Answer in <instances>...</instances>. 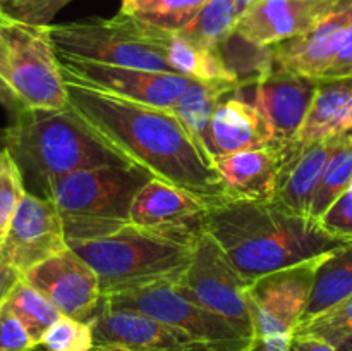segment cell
<instances>
[{
  "mask_svg": "<svg viewBox=\"0 0 352 351\" xmlns=\"http://www.w3.org/2000/svg\"><path fill=\"white\" fill-rule=\"evenodd\" d=\"M65 88L71 109L120 157L153 178L206 200L226 196L212 158L174 110L131 102L71 81H65Z\"/></svg>",
  "mask_w": 352,
  "mask_h": 351,
  "instance_id": "1",
  "label": "cell"
},
{
  "mask_svg": "<svg viewBox=\"0 0 352 351\" xmlns=\"http://www.w3.org/2000/svg\"><path fill=\"white\" fill-rule=\"evenodd\" d=\"M201 226L246 282L349 243L330 236L316 220L298 215L274 200H208Z\"/></svg>",
  "mask_w": 352,
  "mask_h": 351,
  "instance_id": "2",
  "label": "cell"
},
{
  "mask_svg": "<svg viewBox=\"0 0 352 351\" xmlns=\"http://www.w3.org/2000/svg\"><path fill=\"white\" fill-rule=\"evenodd\" d=\"M3 147L43 196L57 179L79 171L131 164L95 136L71 105L60 110L23 109L3 131Z\"/></svg>",
  "mask_w": 352,
  "mask_h": 351,
  "instance_id": "3",
  "label": "cell"
},
{
  "mask_svg": "<svg viewBox=\"0 0 352 351\" xmlns=\"http://www.w3.org/2000/svg\"><path fill=\"white\" fill-rule=\"evenodd\" d=\"M201 229V220L181 227L126 224L109 236L67 244L96 272L102 295L109 296L160 281H177L191 262L192 244Z\"/></svg>",
  "mask_w": 352,
  "mask_h": 351,
  "instance_id": "4",
  "label": "cell"
},
{
  "mask_svg": "<svg viewBox=\"0 0 352 351\" xmlns=\"http://www.w3.org/2000/svg\"><path fill=\"white\" fill-rule=\"evenodd\" d=\"M151 178L134 164L107 165L57 179L43 198L57 206L67 243L95 240L129 224L131 205Z\"/></svg>",
  "mask_w": 352,
  "mask_h": 351,
  "instance_id": "5",
  "label": "cell"
},
{
  "mask_svg": "<svg viewBox=\"0 0 352 351\" xmlns=\"http://www.w3.org/2000/svg\"><path fill=\"white\" fill-rule=\"evenodd\" d=\"M47 30L58 57L174 72L168 61L170 31L160 30L122 10L110 19L91 17L48 24Z\"/></svg>",
  "mask_w": 352,
  "mask_h": 351,
  "instance_id": "6",
  "label": "cell"
},
{
  "mask_svg": "<svg viewBox=\"0 0 352 351\" xmlns=\"http://www.w3.org/2000/svg\"><path fill=\"white\" fill-rule=\"evenodd\" d=\"M0 78L26 109L69 107L67 88L47 26L21 23L0 10Z\"/></svg>",
  "mask_w": 352,
  "mask_h": 351,
  "instance_id": "7",
  "label": "cell"
},
{
  "mask_svg": "<svg viewBox=\"0 0 352 351\" xmlns=\"http://www.w3.org/2000/svg\"><path fill=\"white\" fill-rule=\"evenodd\" d=\"M102 303L112 308L138 310L213 351H241L250 344L223 317L182 295L175 281L103 296Z\"/></svg>",
  "mask_w": 352,
  "mask_h": 351,
  "instance_id": "8",
  "label": "cell"
},
{
  "mask_svg": "<svg viewBox=\"0 0 352 351\" xmlns=\"http://www.w3.org/2000/svg\"><path fill=\"white\" fill-rule=\"evenodd\" d=\"M248 284L205 229L196 236L188 268L175 281L182 295L223 317L244 339L253 343L254 322L248 301Z\"/></svg>",
  "mask_w": 352,
  "mask_h": 351,
  "instance_id": "9",
  "label": "cell"
},
{
  "mask_svg": "<svg viewBox=\"0 0 352 351\" xmlns=\"http://www.w3.org/2000/svg\"><path fill=\"white\" fill-rule=\"evenodd\" d=\"M327 253L280 268L248 284V301L254 322V339L294 336L302 319L316 272Z\"/></svg>",
  "mask_w": 352,
  "mask_h": 351,
  "instance_id": "10",
  "label": "cell"
},
{
  "mask_svg": "<svg viewBox=\"0 0 352 351\" xmlns=\"http://www.w3.org/2000/svg\"><path fill=\"white\" fill-rule=\"evenodd\" d=\"M58 65L65 81L162 109H172L184 89L195 81L189 76L177 72L96 64L65 57H58Z\"/></svg>",
  "mask_w": 352,
  "mask_h": 351,
  "instance_id": "11",
  "label": "cell"
},
{
  "mask_svg": "<svg viewBox=\"0 0 352 351\" xmlns=\"http://www.w3.org/2000/svg\"><path fill=\"white\" fill-rule=\"evenodd\" d=\"M67 248L57 206L43 196L24 193L0 246V260L23 275Z\"/></svg>",
  "mask_w": 352,
  "mask_h": 351,
  "instance_id": "12",
  "label": "cell"
},
{
  "mask_svg": "<svg viewBox=\"0 0 352 351\" xmlns=\"http://www.w3.org/2000/svg\"><path fill=\"white\" fill-rule=\"evenodd\" d=\"M23 279L65 317L89 322L102 305L98 275L71 248L41 262Z\"/></svg>",
  "mask_w": 352,
  "mask_h": 351,
  "instance_id": "13",
  "label": "cell"
},
{
  "mask_svg": "<svg viewBox=\"0 0 352 351\" xmlns=\"http://www.w3.org/2000/svg\"><path fill=\"white\" fill-rule=\"evenodd\" d=\"M89 323L98 350L189 351L205 346L138 310L112 308L103 303Z\"/></svg>",
  "mask_w": 352,
  "mask_h": 351,
  "instance_id": "14",
  "label": "cell"
},
{
  "mask_svg": "<svg viewBox=\"0 0 352 351\" xmlns=\"http://www.w3.org/2000/svg\"><path fill=\"white\" fill-rule=\"evenodd\" d=\"M342 0H256L246 6L236 33L263 47L301 36L322 23Z\"/></svg>",
  "mask_w": 352,
  "mask_h": 351,
  "instance_id": "15",
  "label": "cell"
},
{
  "mask_svg": "<svg viewBox=\"0 0 352 351\" xmlns=\"http://www.w3.org/2000/svg\"><path fill=\"white\" fill-rule=\"evenodd\" d=\"M254 86L253 105L268 120L277 143H292L309 112L318 79L296 74L275 65Z\"/></svg>",
  "mask_w": 352,
  "mask_h": 351,
  "instance_id": "16",
  "label": "cell"
},
{
  "mask_svg": "<svg viewBox=\"0 0 352 351\" xmlns=\"http://www.w3.org/2000/svg\"><path fill=\"white\" fill-rule=\"evenodd\" d=\"M352 30V0H342L322 23L301 36L272 45L275 65L320 79L332 65Z\"/></svg>",
  "mask_w": 352,
  "mask_h": 351,
  "instance_id": "17",
  "label": "cell"
},
{
  "mask_svg": "<svg viewBox=\"0 0 352 351\" xmlns=\"http://www.w3.org/2000/svg\"><path fill=\"white\" fill-rule=\"evenodd\" d=\"M289 145L274 141L267 147L217 158L215 169L223 182L226 196L274 200Z\"/></svg>",
  "mask_w": 352,
  "mask_h": 351,
  "instance_id": "18",
  "label": "cell"
},
{
  "mask_svg": "<svg viewBox=\"0 0 352 351\" xmlns=\"http://www.w3.org/2000/svg\"><path fill=\"white\" fill-rule=\"evenodd\" d=\"M274 141V129L253 103L237 95V92L222 96L210 126V153L213 164L223 155L254 150Z\"/></svg>",
  "mask_w": 352,
  "mask_h": 351,
  "instance_id": "19",
  "label": "cell"
},
{
  "mask_svg": "<svg viewBox=\"0 0 352 351\" xmlns=\"http://www.w3.org/2000/svg\"><path fill=\"white\" fill-rule=\"evenodd\" d=\"M337 141L339 136L309 145H298L292 141L278 176L274 202L298 215L309 217L313 196L336 150Z\"/></svg>",
  "mask_w": 352,
  "mask_h": 351,
  "instance_id": "20",
  "label": "cell"
},
{
  "mask_svg": "<svg viewBox=\"0 0 352 351\" xmlns=\"http://www.w3.org/2000/svg\"><path fill=\"white\" fill-rule=\"evenodd\" d=\"M208 200L162 179L151 178L134 198L129 224L141 227H181L201 220Z\"/></svg>",
  "mask_w": 352,
  "mask_h": 351,
  "instance_id": "21",
  "label": "cell"
},
{
  "mask_svg": "<svg viewBox=\"0 0 352 351\" xmlns=\"http://www.w3.org/2000/svg\"><path fill=\"white\" fill-rule=\"evenodd\" d=\"M352 133V79H318L315 100L294 143L309 145Z\"/></svg>",
  "mask_w": 352,
  "mask_h": 351,
  "instance_id": "22",
  "label": "cell"
},
{
  "mask_svg": "<svg viewBox=\"0 0 352 351\" xmlns=\"http://www.w3.org/2000/svg\"><path fill=\"white\" fill-rule=\"evenodd\" d=\"M352 296V241L329 251L316 272L315 286L299 326Z\"/></svg>",
  "mask_w": 352,
  "mask_h": 351,
  "instance_id": "23",
  "label": "cell"
},
{
  "mask_svg": "<svg viewBox=\"0 0 352 351\" xmlns=\"http://www.w3.org/2000/svg\"><path fill=\"white\" fill-rule=\"evenodd\" d=\"M232 92H237V89L232 86L222 85V83L196 81L195 79L184 89V93L179 96L175 105L172 107L175 116L181 119L189 134L198 141L199 147L205 150V153L210 158H212V153H210V126H212L213 112H215L222 96Z\"/></svg>",
  "mask_w": 352,
  "mask_h": 351,
  "instance_id": "24",
  "label": "cell"
},
{
  "mask_svg": "<svg viewBox=\"0 0 352 351\" xmlns=\"http://www.w3.org/2000/svg\"><path fill=\"white\" fill-rule=\"evenodd\" d=\"M243 10L237 0H208L195 19L177 33L196 48L213 50L236 31Z\"/></svg>",
  "mask_w": 352,
  "mask_h": 351,
  "instance_id": "25",
  "label": "cell"
},
{
  "mask_svg": "<svg viewBox=\"0 0 352 351\" xmlns=\"http://www.w3.org/2000/svg\"><path fill=\"white\" fill-rule=\"evenodd\" d=\"M352 186V133L339 136L337 147L327 164L315 196H313L309 219L318 222L320 217Z\"/></svg>",
  "mask_w": 352,
  "mask_h": 351,
  "instance_id": "26",
  "label": "cell"
},
{
  "mask_svg": "<svg viewBox=\"0 0 352 351\" xmlns=\"http://www.w3.org/2000/svg\"><path fill=\"white\" fill-rule=\"evenodd\" d=\"M208 0H129L120 10L136 19L177 33L188 26Z\"/></svg>",
  "mask_w": 352,
  "mask_h": 351,
  "instance_id": "27",
  "label": "cell"
},
{
  "mask_svg": "<svg viewBox=\"0 0 352 351\" xmlns=\"http://www.w3.org/2000/svg\"><path fill=\"white\" fill-rule=\"evenodd\" d=\"M6 305L21 320V323L26 327V330L38 346H40V341L45 336V332L62 315L40 291H36L33 286L28 284L24 279H21L14 286L12 291L7 296Z\"/></svg>",
  "mask_w": 352,
  "mask_h": 351,
  "instance_id": "28",
  "label": "cell"
},
{
  "mask_svg": "<svg viewBox=\"0 0 352 351\" xmlns=\"http://www.w3.org/2000/svg\"><path fill=\"white\" fill-rule=\"evenodd\" d=\"M296 334L318 337L339 348L347 337L352 336V296L327 310L322 315L299 326L294 336Z\"/></svg>",
  "mask_w": 352,
  "mask_h": 351,
  "instance_id": "29",
  "label": "cell"
},
{
  "mask_svg": "<svg viewBox=\"0 0 352 351\" xmlns=\"http://www.w3.org/2000/svg\"><path fill=\"white\" fill-rule=\"evenodd\" d=\"M43 351H93L95 339L89 322L60 315V319L41 337Z\"/></svg>",
  "mask_w": 352,
  "mask_h": 351,
  "instance_id": "30",
  "label": "cell"
},
{
  "mask_svg": "<svg viewBox=\"0 0 352 351\" xmlns=\"http://www.w3.org/2000/svg\"><path fill=\"white\" fill-rule=\"evenodd\" d=\"M24 193L23 174L9 151L3 148L0 150V246Z\"/></svg>",
  "mask_w": 352,
  "mask_h": 351,
  "instance_id": "31",
  "label": "cell"
},
{
  "mask_svg": "<svg viewBox=\"0 0 352 351\" xmlns=\"http://www.w3.org/2000/svg\"><path fill=\"white\" fill-rule=\"evenodd\" d=\"M72 0H6L0 10L7 16L33 24V26H48L58 10Z\"/></svg>",
  "mask_w": 352,
  "mask_h": 351,
  "instance_id": "32",
  "label": "cell"
},
{
  "mask_svg": "<svg viewBox=\"0 0 352 351\" xmlns=\"http://www.w3.org/2000/svg\"><path fill=\"white\" fill-rule=\"evenodd\" d=\"M322 229L340 241H352V186L318 219Z\"/></svg>",
  "mask_w": 352,
  "mask_h": 351,
  "instance_id": "33",
  "label": "cell"
},
{
  "mask_svg": "<svg viewBox=\"0 0 352 351\" xmlns=\"http://www.w3.org/2000/svg\"><path fill=\"white\" fill-rule=\"evenodd\" d=\"M34 348L38 344L3 301L0 305V351H33Z\"/></svg>",
  "mask_w": 352,
  "mask_h": 351,
  "instance_id": "34",
  "label": "cell"
},
{
  "mask_svg": "<svg viewBox=\"0 0 352 351\" xmlns=\"http://www.w3.org/2000/svg\"><path fill=\"white\" fill-rule=\"evenodd\" d=\"M320 79H352V30L344 40L336 61Z\"/></svg>",
  "mask_w": 352,
  "mask_h": 351,
  "instance_id": "35",
  "label": "cell"
},
{
  "mask_svg": "<svg viewBox=\"0 0 352 351\" xmlns=\"http://www.w3.org/2000/svg\"><path fill=\"white\" fill-rule=\"evenodd\" d=\"M294 336H274L254 339L241 351H291Z\"/></svg>",
  "mask_w": 352,
  "mask_h": 351,
  "instance_id": "36",
  "label": "cell"
},
{
  "mask_svg": "<svg viewBox=\"0 0 352 351\" xmlns=\"http://www.w3.org/2000/svg\"><path fill=\"white\" fill-rule=\"evenodd\" d=\"M291 351H339L336 346H332L327 341L318 339L313 336H302V334H296L292 339Z\"/></svg>",
  "mask_w": 352,
  "mask_h": 351,
  "instance_id": "37",
  "label": "cell"
},
{
  "mask_svg": "<svg viewBox=\"0 0 352 351\" xmlns=\"http://www.w3.org/2000/svg\"><path fill=\"white\" fill-rule=\"evenodd\" d=\"M23 279V275L17 270H14L12 267H9L7 264H3L0 260V305L7 299L9 292L12 291L14 286Z\"/></svg>",
  "mask_w": 352,
  "mask_h": 351,
  "instance_id": "38",
  "label": "cell"
},
{
  "mask_svg": "<svg viewBox=\"0 0 352 351\" xmlns=\"http://www.w3.org/2000/svg\"><path fill=\"white\" fill-rule=\"evenodd\" d=\"M0 105L6 107V109L9 110L10 117H14L16 114H19L21 110L26 109V107L23 105V102L17 98L16 93L12 92V88H10L2 78H0Z\"/></svg>",
  "mask_w": 352,
  "mask_h": 351,
  "instance_id": "39",
  "label": "cell"
},
{
  "mask_svg": "<svg viewBox=\"0 0 352 351\" xmlns=\"http://www.w3.org/2000/svg\"><path fill=\"white\" fill-rule=\"evenodd\" d=\"M339 351H352V336L347 337L346 341H344L342 344H340L339 348H337Z\"/></svg>",
  "mask_w": 352,
  "mask_h": 351,
  "instance_id": "40",
  "label": "cell"
},
{
  "mask_svg": "<svg viewBox=\"0 0 352 351\" xmlns=\"http://www.w3.org/2000/svg\"><path fill=\"white\" fill-rule=\"evenodd\" d=\"M189 351H213V350H210L208 346H196V348H192V350H189Z\"/></svg>",
  "mask_w": 352,
  "mask_h": 351,
  "instance_id": "41",
  "label": "cell"
},
{
  "mask_svg": "<svg viewBox=\"0 0 352 351\" xmlns=\"http://www.w3.org/2000/svg\"><path fill=\"white\" fill-rule=\"evenodd\" d=\"M237 2H239L241 6H243L244 9H246V6H250L251 2H256V0H237Z\"/></svg>",
  "mask_w": 352,
  "mask_h": 351,
  "instance_id": "42",
  "label": "cell"
},
{
  "mask_svg": "<svg viewBox=\"0 0 352 351\" xmlns=\"http://www.w3.org/2000/svg\"><path fill=\"white\" fill-rule=\"evenodd\" d=\"M93 351H110V350H98V348H93Z\"/></svg>",
  "mask_w": 352,
  "mask_h": 351,
  "instance_id": "43",
  "label": "cell"
},
{
  "mask_svg": "<svg viewBox=\"0 0 352 351\" xmlns=\"http://www.w3.org/2000/svg\"><path fill=\"white\" fill-rule=\"evenodd\" d=\"M3 3H6V0H0V9H2V7H3Z\"/></svg>",
  "mask_w": 352,
  "mask_h": 351,
  "instance_id": "44",
  "label": "cell"
},
{
  "mask_svg": "<svg viewBox=\"0 0 352 351\" xmlns=\"http://www.w3.org/2000/svg\"><path fill=\"white\" fill-rule=\"evenodd\" d=\"M122 2H129V0H122Z\"/></svg>",
  "mask_w": 352,
  "mask_h": 351,
  "instance_id": "45",
  "label": "cell"
}]
</instances>
